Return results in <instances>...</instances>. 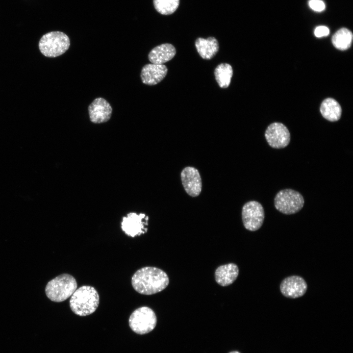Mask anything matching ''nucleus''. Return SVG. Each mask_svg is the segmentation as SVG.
I'll list each match as a JSON object with an SVG mask.
<instances>
[{
    "label": "nucleus",
    "instance_id": "f257e3e1",
    "mask_svg": "<svg viewBox=\"0 0 353 353\" xmlns=\"http://www.w3.org/2000/svg\"><path fill=\"white\" fill-rule=\"evenodd\" d=\"M169 278L162 270L147 266L138 270L131 278V284L138 293L150 295L159 293L169 285Z\"/></svg>",
    "mask_w": 353,
    "mask_h": 353
},
{
    "label": "nucleus",
    "instance_id": "f03ea898",
    "mask_svg": "<svg viewBox=\"0 0 353 353\" xmlns=\"http://www.w3.org/2000/svg\"><path fill=\"white\" fill-rule=\"evenodd\" d=\"M99 300V294L94 287L83 285L76 289L71 296L70 307L76 315L86 316L96 311Z\"/></svg>",
    "mask_w": 353,
    "mask_h": 353
},
{
    "label": "nucleus",
    "instance_id": "7ed1b4c3",
    "mask_svg": "<svg viewBox=\"0 0 353 353\" xmlns=\"http://www.w3.org/2000/svg\"><path fill=\"white\" fill-rule=\"evenodd\" d=\"M75 277L68 274H61L50 280L45 292L47 297L54 302H62L70 297L77 289Z\"/></svg>",
    "mask_w": 353,
    "mask_h": 353
},
{
    "label": "nucleus",
    "instance_id": "20e7f679",
    "mask_svg": "<svg viewBox=\"0 0 353 353\" xmlns=\"http://www.w3.org/2000/svg\"><path fill=\"white\" fill-rule=\"evenodd\" d=\"M69 37L61 31H51L44 34L39 42L41 52L48 57H56L64 53L69 48Z\"/></svg>",
    "mask_w": 353,
    "mask_h": 353
},
{
    "label": "nucleus",
    "instance_id": "39448f33",
    "mask_svg": "<svg viewBox=\"0 0 353 353\" xmlns=\"http://www.w3.org/2000/svg\"><path fill=\"white\" fill-rule=\"evenodd\" d=\"M130 328L136 333L145 334L151 331L155 327L157 318L153 310L147 306L135 309L128 320Z\"/></svg>",
    "mask_w": 353,
    "mask_h": 353
},
{
    "label": "nucleus",
    "instance_id": "423d86ee",
    "mask_svg": "<svg viewBox=\"0 0 353 353\" xmlns=\"http://www.w3.org/2000/svg\"><path fill=\"white\" fill-rule=\"evenodd\" d=\"M304 203L303 196L298 191L291 189L279 191L274 199L276 208L281 213L287 215L297 213L302 209Z\"/></svg>",
    "mask_w": 353,
    "mask_h": 353
},
{
    "label": "nucleus",
    "instance_id": "0eeeda50",
    "mask_svg": "<svg viewBox=\"0 0 353 353\" xmlns=\"http://www.w3.org/2000/svg\"><path fill=\"white\" fill-rule=\"evenodd\" d=\"M265 218L264 208L260 203L251 201L246 202L242 210L243 225L247 230L254 231L262 226Z\"/></svg>",
    "mask_w": 353,
    "mask_h": 353
},
{
    "label": "nucleus",
    "instance_id": "6e6552de",
    "mask_svg": "<svg viewBox=\"0 0 353 353\" xmlns=\"http://www.w3.org/2000/svg\"><path fill=\"white\" fill-rule=\"evenodd\" d=\"M149 217L144 213L130 212L123 217L121 228L127 235L134 237L147 232Z\"/></svg>",
    "mask_w": 353,
    "mask_h": 353
},
{
    "label": "nucleus",
    "instance_id": "1a4fd4ad",
    "mask_svg": "<svg viewBox=\"0 0 353 353\" xmlns=\"http://www.w3.org/2000/svg\"><path fill=\"white\" fill-rule=\"evenodd\" d=\"M265 137L269 145L273 148L286 147L290 141V133L283 124L275 122L270 125L265 132Z\"/></svg>",
    "mask_w": 353,
    "mask_h": 353
},
{
    "label": "nucleus",
    "instance_id": "9d476101",
    "mask_svg": "<svg viewBox=\"0 0 353 353\" xmlns=\"http://www.w3.org/2000/svg\"><path fill=\"white\" fill-rule=\"evenodd\" d=\"M182 186L186 193L192 197L200 195L202 189V181L197 169L191 166L185 167L180 174Z\"/></svg>",
    "mask_w": 353,
    "mask_h": 353
},
{
    "label": "nucleus",
    "instance_id": "9b49d317",
    "mask_svg": "<svg viewBox=\"0 0 353 353\" xmlns=\"http://www.w3.org/2000/svg\"><path fill=\"white\" fill-rule=\"evenodd\" d=\"M307 288L304 279L298 276H292L284 279L280 285L283 296L289 298H297L303 296Z\"/></svg>",
    "mask_w": 353,
    "mask_h": 353
},
{
    "label": "nucleus",
    "instance_id": "f8f14e48",
    "mask_svg": "<svg viewBox=\"0 0 353 353\" xmlns=\"http://www.w3.org/2000/svg\"><path fill=\"white\" fill-rule=\"evenodd\" d=\"M112 112L110 104L102 98H96L88 106L90 120L95 124L108 121L111 116Z\"/></svg>",
    "mask_w": 353,
    "mask_h": 353
},
{
    "label": "nucleus",
    "instance_id": "ddd939ff",
    "mask_svg": "<svg viewBox=\"0 0 353 353\" xmlns=\"http://www.w3.org/2000/svg\"><path fill=\"white\" fill-rule=\"evenodd\" d=\"M168 69L163 64H148L144 66L141 77L144 84L154 85L160 82L166 76Z\"/></svg>",
    "mask_w": 353,
    "mask_h": 353
},
{
    "label": "nucleus",
    "instance_id": "4468645a",
    "mask_svg": "<svg viewBox=\"0 0 353 353\" xmlns=\"http://www.w3.org/2000/svg\"><path fill=\"white\" fill-rule=\"evenodd\" d=\"M239 275L238 266L230 263L219 266L215 272L216 282L222 286H227L232 284Z\"/></svg>",
    "mask_w": 353,
    "mask_h": 353
},
{
    "label": "nucleus",
    "instance_id": "2eb2a0df",
    "mask_svg": "<svg viewBox=\"0 0 353 353\" xmlns=\"http://www.w3.org/2000/svg\"><path fill=\"white\" fill-rule=\"evenodd\" d=\"M176 50L173 45L165 43L154 47L149 54L150 61L152 64H163L171 60Z\"/></svg>",
    "mask_w": 353,
    "mask_h": 353
},
{
    "label": "nucleus",
    "instance_id": "dca6fc26",
    "mask_svg": "<svg viewBox=\"0 0 353 353\" xmlns=\"http://www.w3.org/2000/svg\"><path fill=\"white\" fill-rule=\"evenodd\" d=\"M195 46L200 56L204 59L213 58L219 50L217 40L213 37L206 39L199 37L195 41Z\"/></svg>",
    "mask_w": 353,
    "mask_h": 353
},
{
    "label": "nucleus",
    "instance_id": "f3484780",
    "mask_svg": "<svg viewBox=\"0 0 353 353\" xmlns=\"http://www.w3.org/2000/svg\"><path fill=\"white\" fill-rule=\"evenodd\" d=\"M321 113L326 119L335 122L341 117L342 109L339 103L332 98H327L323 101L320 107Z\"/></svg>",
    "mask_w": 353,
    "mask_h": 353
},
{
    "label": "nucleus",
    "instance_id": "a211bd4d",
    "mask_svg": "<svg viewBox=\"0 0 353 353\" xmlns=\"http://www.w3.org/2000/svg\"><path fill=\"white\" fill-rule=\"evenodd\" d=\"M353 34L346 28H342L337 30L332 37L333 45L341 50H348L353 41Z\"/></svg>",
    "mask_w": 353,
    "mask_h": 353
},
{
    "label": "nucleus",
    "instance_id": "6ab92c4d",
    "mask_svg": "<svg viewBox=\"0 0 353 353\" xmlns=\"http://www.w3.org/2000/svg\"><path fill=\"white\" fill-rule=\"evenodd\" d=\"M232 74V67L227 63L219 64L214 71L216 80L219 86L222 88H226L228 87Z\"/></svg>",
    "mask_w": 353,
    "mask_h": 353
},
{
    "label": "nucleus",
    "instance_id": "aec40b11",
    "mask_svg": "<svg viewBox=\"0 0 353 353\" xmlns=\"http://www.w3.org/2000/svg\"><path fill=\"white\" fill-rule=\"evenodd\" d=\"M153 6L159 13L169 15L174 13L178 7L180 0H153Z\"/></svg>",
    "mask_w": 353,
    "mask_h": 353
},
{
    "label": "nucleus",
    "instance_id": "412c9836",
    "mask_svg": "<svg viewBox=\"0 0 353 353\" xmlns=\"http://www.w3.org/2000/svg\"><path fill=\"white\" fill-rule=\"evenodd\" d=\"M308 5L311 9L317 12H321L325 9V3L322 0H310Z\"/></svg>",
    "mask_w": 353,
    "mask_h": 353
},
{
    "label": "nucleus",
    "instance_id": "4be33fe9",
    "mask_svg": "<svg viewBox=\"0 0 353 353\" xmlns=\"http://www.w3.org/2000/svg\"><path fill=\"white\" fill-rule=\"evenodd\" d=\"M329 33V30L327 26H319L314 30V34L317 37L327 36Z\"/></svg>",
    "mask_w": 353,
    "mask_h": 353
},
{
    "label": "nucleus",
    "instance_id": "5701e85b",
    "mask_svg": "<svg viewBox=\"0 0 353 353\" xmlns=\"http://www.w3.org/2000/svg\"><path fill=\"white\" fill-rule=\"evenodd\" d=\"M229 353H240L238 352H237V351H233V352H230Z\"/></svg>",
    "mask_w": 353,
    "mask_h": 353
}]
</instances>
